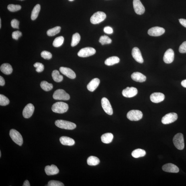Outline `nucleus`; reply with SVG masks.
<instances>
[{
	"mask_svg": "<svg viewBox=\"0 0 186 186\" xmlns=\"http://www.w3.org/2000/svg\"><path fill=\"white\" fill-rule=\"evenodd\" d=\"M69 107L67 103L62 102H58L54 104L52 107V110L54 112L63 113L66 112Z\"/></svg>",
	"mask_w": 186,
	"mask_h": 186,
	"instance_id": "f257e3e1",
	"label": "nucleus"
},
{
	"mask_svg": "<svg viewBox=\"0 0 186 186\" xmlns=\"http://www.w3.org/2000/svg\"><path fill=\"white\" fill-rule=\"evenodd\" d=\"M55 124L58 128L66 130H73L76 127V125L75 123L62 120H56L55 122Z\"/></svg>",
	"mask_w": 186,
	"mask_h": 186,
	"instance_id": "f03ea898",
	"label": "nucleus"
},
{
	"mask_svg": "<svg viewBox=\"0 0 186 186\" xmlns=\"http://www.w3.org/2000/svg\"><path fill=\"white\" fill-rule=\"evenodd\" d=\"M174 145L178 149L182 150L185 148V142L183 135L181 133H178L176 134L173 139Z\"/></svg>",
	"mask_w": 186,
	"mask_h": 186,
	"instance_id": "7ed1b4c3",
	"label": "nucleus"
},
{
	"mask_svg": "<svg viewBox=\"0 0 186 186\" xmlns=\"http://www.w3.org/2000/svg\"><path fill=\"white\" fill-rule=\"evenodd\" d=\"M9 135L12 140L15 144L20 146H22L23 140L22 136L20 133L15 129H12L10 131Z\"/></svg>",
	"mask_w": 186,
	"mask_h": 186,
	"instance_id": "20e7f679",
	"label": "nucleus"
},
{
	"mask_svg": "<svg viewBox=\"0 0 186 186\" xmlns=\"http://www.w3.org/2000/svg\"><path fill=\"white\" fill-rule=\"evenodd\" d=\"M106 15L103 12L98 11L92 15L91 18V21L93 24H98L105 20Z\"/></svg>",
	"mask_w": 186,
	"mask_h": 186,
	"instance_id": "39448f33",
	"label": "nucleus"
},
{
	"mask_svg": "<svg viewBox=\"0 0 186 186\" xmlns=\"http://www.w3.org/2000/svg\"><path fill=\"white\" fill-rule=\"evenodd\" d=\"M53 98L57 100H68L70 98V95L63 89H58L55 91Z\"/></svg>",
	"mask_w": 186,
	"mask_h": 186,
	"instance_id": "423d86ee",
	"label": "nucleus"
},
{
	"mask_svg": "<svg viewBox=\"0 0 186 186\" xmlns=\"http://www.w3.org/2000/svg\"><path fill=\"white\" fill-rule=\"evenodd\" d=\"M143 114L142 112L139 110H132L127 113V117L129 120L137 121L142 118Z\"/></svg>",
	"mask_w": 186,
	"mask_h": 186,
	"instance_id": "0eeeda50",
	"label": "nucleus"
},
{
	"mask_svg": "<svg viewBox=\"0 0 186 186\" xmlns=\"http://www.w3.org/2000/svg\"><path fill=\"white\" fill-rule=\"evenodd\" d=\"M96 53V50L94 48L91 47L82 48L78 53V56L81 57H87L93 55Z\"/></svg>",
	"mask_w": 186,
	"mask_h": 186,
	"instance_id": "6e6552de",
	"label": "nucleus"
},
{
	"mask_svg": "<svg viewBox=\"0 0 186 186\" xmlns=\"http://www.w3.org/2000/svg\"><path fill=\"white\" fill-rule=\"evenodd\" d=\"M178 115L175 113H170L162 117V122L164 124H170L177 120Z\"/></svg>",
	"mask_w": 186,
	"mask_h": 186,
	"instance_id": "1a4fd4ad",
	"label": "nucleus"
},
{
	"mask_svg": "<svg viewBox=\"0 0 186 186\" xmlns=\"http://www.w3.org/2000/svg\"><path fill=\"white\" fill-rule=\"evenodd\" d=\"M101 103L102 107L105 112L109 115H112L113 109L108 100L106 98H103L101 99Z\"/></svg>",
	"mask_w": 186,
	"mask_h": 186,
	"instance_id": "9d476101",
	"label": "nucleus"
},
{
	"mask_svg": "<svg viewBox=\"0 0 186 186\" xmlns=\"http://www.w3.org/2000/svg\"><path fill=\"white\" fill-rule=\"evenodd\" d=\"M165 32V29L162 27H155L149 29L148 34L151 36L157 37L161 36Z\"/></svg>",
	"mask_w": 186,
	"mask_h": 186,
	"instance_id": "9b49d317",
	"label": "nucleus"
},
{
	"mask_svg": "<svg viewBox=\"0 0 186 186\" xmlns=\"http://www.w3.org/2000/svg\"><path fill=\"white\" fill-rule=\"evenodd\" d=\"M133 6L134 11L136 14L139 15L144 14L145 9L140 0H134Z\"/></svg>",
	"mask_w": 186,
	"mask_h": 186,
	"instance_id": "f8f14e48",
	"label": "nucleus"
},
{
	"mask_svg": "<svg viewBox=\"0 0 186 186\" xmlns=\"http://www.w3.org/2000/svg\"><path fill=\"white\" fill-rule=\"evenodd\" d=\"M138 90L134 87H127L123 90L122 94L123 96L126 98H132L136 96L138 93Z\"/></svg>",
	"mask_w": 186,
	"mask_h": 186,
	"instance_id": "ddd939ff",
	"label": "nucleus"
},
{
	"mask_svg": "<svg viewBox=\"0 0 186 186\" xmlns=\"http://www.w3.org/2000/svg\"><path fill=\"white\" fill-rule=\"evenodd\" d=\"M35 107L32 104H27L23 109V116L25 118L28 119L32 116L34 113Z\"/></svg>",
	"mask_w": 186,
	"mask_h": 186,
	"instance_id": "4468645a",
	"label": "nucleus"
},
{
	"mask_svg": "<svg viewBox=\"0 0 186 186\" xmlns=\"http://www.w3.org/2000/svg\"><path fill=\"white\" fill-rule=\"evenodd\" d=\"M174 52L171 49H168L164 54V62L165 63L169 64L173 62L174 59Z\"/></svg>",
	"mask_w": 186,
	"mask_h": 186,
	"instance_id": "2eb2a0df",
	"label": "nucleus"
},
{
	"mask_svg": "<svg viewBox=\"0 0 186 186\" xmlns=\"http://www.w3.org/2000/svg\"><path fill=\"white\" fill-rule=\"evenodd\" d=\"M132 55L133 57L139 63L142 64L143 63L144 60L143 58L141 53L139 49L135 47L132 49Z\"/></svg>",
	"mask_w": 186,
	"mask_h": 186,
	"instance_id": "dca6fc26",
	"label": "nucleus"
},
{
	"mask_svg": "<svg viewBox=\"0 0 186 186\" xmlns=\"http://www.w3.org/2000/svg\"><path fill=\"white\" fill-rule=\"evenodd\" d=\"M150 98L152 102L158 103L164 100L165 95L161 93H155L152 94L150 96Z\"/></svg>",
	"mask_w": 186,
	"mask_h": 186,
	"instance_id": "f3484780",
	"label": "nucleus"
},
{
	"mask_svg": "<svg viewBox=\"0 0 186 186\" xmlns=\"http://www.w3.org/2000/svg\"><path fill=\"white\" fill-rule=\"evenodd\" d=\"M162 169L163 171L170 173H177L179 171V168L178 166L172 163L165 164L163 166Z\"/></svg>",
	"mask_w": 186,
	"mask_h": 186,
	"instance_id": "a211bd4d",
	"label": "nucleus"
},
{
	"mask_svg": "<svg viewBox=\"0 0 186 186\" xmlns=\"http://www.w3.org/2000/svg\"><path fill=\"white\" fill-rule=\"evenodd\" d=\"M59 70L62 74L70 79H74L76 77L75 72L69 68L61 67L59 68Z\"/></svg>",
	"mask_w": 186,
	"mask_h": 186,
	"instance_id": "6ab92c4d",
	"label": "nucleus"
},
{
	"mask_svg": "<svg viewBox=\"0 0 186 186\" xmlns=\"http://www.w3.org/2000/svg\"><path fill=\"white\" fill-rule=\"evenodd\" d=\"M45 170L46 175H56L59 172V170L57 166L54 164L51 166H46Z\"/></svg>",
	"mask_w": 186,
	"mask_h": 186,
	"instance_id": "aec40b11",
	"label": "nucleus"
},
{
	"mask_svg": "<svg viewBox=\"0 0 186 186\" xmlns=\"http://www.w3.org/2000/svg\"><path fill=\"white\" fill-rule=\"evenodd\" d=\"M100 80L98 78H95L93 79L87 86V88L88 91L91 92H93L98 87Z\"/></svg>",
	"mask_w": 186,
	"mask_h": 186,
	"instance_id": "412c9836",
	"label": "nucleus"
},
{
	"mask_svg": "<svg viewBox=\"0 0 186 186\" xmlns=\"http://www.w3.org/2000/svg\"><path fill=\"white\" fill-rule=\"evenodd\" d=\"M131 77L134 81L140 83L145 81L146 78L145 76L139 72H134L131 76Z\"/></svg>",
	"mask_w": 186,
	"mask_h": 186,
	"instance_id": "4be33fe9",
	"label": "nucleus"
},
{
	"mask_svg": "<svg viewBox=\"0 0 186 186\" xmlns=\"http://www.w3.org/2000/svg\"><path fill=\"white\" fill-rule=\"evenodd\" d=\"M60 141L64 146H72L75 144V141L73 139L67 136H63L60 138Z\"/></svg>",
	"mask_w": 186,
	"mask_h": 186,
	"instance_id": "5701e85b",
	"label": "nucleus"
},
{
	"mask_svg": "<svg viewBox=\"0 0 186 186\" xmlns=\"http://www.w3.org/2000/svg\"><path fill=\"white\" fill-rule=\"evenodd\" d=\"M0 69L3 73L7 75L11 74L13 71V68L11 64L8 63L2 64Z\"/></svg>",
	"mask_w": 186,
	"mask_h": 186,
	"instance_id": "b1692460",
	"label": "nucleus"
},
{
	"mask_svg": "<svg viewBox=\"0 0 186 186\" xmlns=\"http://www.w3.org/2000/svg\"><path fill=\"white\" fill-rule=\"evenodd\" d=\"M113 138V136L112 134L107 133L103 134L101 136L102 141L103 143L108 144L112 141Z\"/></svg>",
	"mask_w": 186,
	"mask_h": 186,
	"instance_id": "393cba45",
	"label": "nucleus"
},
{
	"mask_svg": "<svg viewBox=\"0 0 186 186\" xmlns=\"http://www.w3.org/2000/svg\"><path fill=\"white\" fill-rule=\"evenodd\" d=\"M120 62V59L116 56H112L107 58L105 60V65L111 66L118 63Z\"/></svg>",
	"mask_w": 186,
	"mask_h": 186,
	"instance_id": "a878e982",
	"label": "nucleus"
},
{
	"mask_svg": "<svg viewBox=\"0 0 186 186\" xmlns=\"http://www.w3.org/2000/svg\"><path fill=\"white\" fill-rule=\"evenodd\" d=\"M132 156L133 157L136 158L144 157L146 154L145 151L141 149H138L135 150L132 153Z\"/></svg>",
	"mask_w": 186,
	"mask_h": 186,
	"instance_id": "bb28decb",
	"label": "nucleus"
},
{
	"mask_svg": "<svg viewBox=\"0 0 186 186\" xmlns=\"http://www.w3.org/2000/svg\"><path fill=\"white\" fill-rule=\"evenodd\" d=\"M52 77L54 81L59 83L63 80V76L60 74L59 71L57 70H54L52 73Z\"/></svg>",
	"mask_w": 186,
	"mask_h": 186,
	"instance_id": "cd10ccee",
	"label": "nucleus"
},
{
	"mask_svg": "<svg viewBox=\"0 0 186 186\" xmlns=\"http://www.w3.org/2000/svg\"><path fill=\"white\" fill-rule=\"evenodd\" d=\"M40 10V4H37L33 8L31 14V18L33 21H34L38 17L39 13Z\"/></svg>",
	"mask_w": 186,
	"mask_h": 186,
	"instance_id": "c85d7f7f",
	"label": "nucleus"
},
{
	"mask_svg": "<svg viewBox=\"0 0 186 186\" xmlns=\"http://www.w3.org/2000/svg\"><path fill=\"white\" fill-rule=\"evenodd\" d=\"M100 162L99 158L96 156H91L88 158L87 164L89 165L95 166L98 165Z\"/></svg>",
	"mask_w": 186,
	"mask_h": 186,
	"instance_id": "c756f323",
	"label": "nucleus"
},
{
	"mask_svg": "<svg viewBox=\"0 0 186 186\" xmlns=\"http://www.w3.org/2000/svg\"><path fill=\"white\" fill-rule=\"evenodd\" d=\"M61 29L60 26H56L49 29L47 31V34L49 36H53L60 33Z\"/></svg>",
	"mask_w": 186,
	"mask_h": 186,
	"instance_id": "7c9ffc66",
	"label": "nucleus"
},
{
	"mask_svg": "<svg viewBox=\"0 0 186 186\" xmlns=\"http://www.w3.org/2000/svg\"><path fill=\"white\" fill-rule=\"evenodd\" d=\"M40 85L42 88L46 91H51L53 87L52 84L49 83L45 81L41 82Z\"/></svg>",
	"mask_w": 186,
	"mask_h": 186,
	"instance_id": "2f4dec72",
	"label": "nucleus"
},
{
	"mask_svg": "<svg viewBox=\"0 0 186 186\" xmlns=\"http://www.w3.org/2000/svg\"><path fill=\"white\" fill-rule=\"evenodd\" d=\"M81 39L80 35L78 33H76L72 36L71 42V46L74 47L77 45L79 43Z\"/></svg>",
	"mask_w": 186,
	"mask_h": 186,
	"instance_id": "473e14b6",
	"label": "nucleus"
},
{
	"mask_svg": "<svg viewBox=\"0 0 186 186\" xmlns=\"http://www.w3.org/2000/svg\"><path fill=\"white\" fill-rule=\"evenodd\" d=\"M64 41V38L63 37L60 36L57 37L53 42V46L55 47H58L63 44Z\"/></svg>",
	"mask_w": 186,
	"mask_h": 186,
	"instance_id": "72a5a7b5",
	"label": "nucleus"
},
{
	"mask_svg": "<svg viewBox=\"0 0 186 186\" xmlns=\"http://www.w3.org/2000/svg\"><path fill=\"white\" fill-rule=\"evenodd\" d=\"M99 42L103 45L105 44H111L112 42V40L108 36L104 35L100 37L99 40Z\"/></svg>",
	"mask_w": 186,
	"mask_h": 186,
	"instance_id": "f704fd0d",
	"label": "nucleus"
},
{
	"mask_svg": "<svg viewBox=\"0 0 186 186\" xmlns=\"http://www.w3.org/2000/svg\"><path fill=\"white\" fill-rule=\"evenodd\" d=\"M10 101L7 97L3 95H0V105L1 106H6L8 105Z\"/></svg>",
	"mask_w": 186,
	"mask_h": 186,
	"instance_id": "c9c22d12",
	"label": "nucleus"
},
{
	"mask_svg": "<svg viewBox=\"0 0 186 186\" xmlns=\"http://www.w3.org/2000/svg\"><path fill=\"white\" fill-rule=\"evenodd\" d=\"M21 8V6L18 5L10 4L7 7L8 10L13 12L19 11Z\"/></svg>",
	"mask_w": 186,
	"mask_h": 186,
	"instance_id": "e433bc0d",
	"label": "nucleus"
},
{
	"mask_svg": "<svg viewBox=\"0 0 186 186\" xmlns=\"http://www.w3.org/2000/svg\"><path fill=\"white\" fill-rule=\"evenodd\" d=\"M41 56L44 59L47 60H50L52 57V54L50 52L47 51H44L41 52Z\"/></svg>",
	"mask_w": 186,
	"mask_h": 186,
	"instance_id": "4c0bfd02",
	"label": "nucleus"
},
{
	"mask_svg": "<svg viewBox=\"0 0 186 186\" xmlns=\"http://www.w3.org/2000/svg\"><path fill=\"white\" fill-rule=\"evenodd\" d=\"M34 66L36 68V71L38 72H42L44 69V65L40 62H36L34 64Z\"/></svg>",
	"mask_w": 186,
	"mask_h": 186,
	"instance_id": "58836bf2",
	"label": "nucleus"
},
{
	"mask_svg": "<svg viewBox=\"0 0 186 186\" xmlns=\"http://www.w3.org/2000/svg\"><path fill=\"white\" fill-rule=\"evenodd\" d=\"M49 186H64V184L59 181L51 180L49 181L48 183Z\"/></svg>",
	"mask_w": 186,
	"mask_h": 186,
	"instance_id": "ea45409f",
	"label": "nucleus"
},
{
	"mask_svg": "<svg viewBox=\"0 0 186 186\" xmlns=\"http://www.w3.org/2000/svg\"><path fill=\"white\" fill-rule=\"evenodd\" d=\"M22 34L20 31H16L13 32L12 34V37L14 40H17L18 39L22 36Z\"/></svg>",
	"mask_w": 186,
	"mask_h": 186,
	"instance_id": "a19ab883",
	"label": "nucleus"
},
{
	"mask_svg": "<svg viewBox=\"0 0 186 186\" xmlns=\"http://www.w3.org/2000/svg\"><path fill=\"white\" fill-rule=\"evenodd\" d=\"M19 21L16 19H13L11 21V26L13 28L19 29Z\"/></svg>",
	"mask_w": 186,
	"mask_h": 186,
	"instance_id": "79ce46f5",
	"label": "nucleus"
},
{
	"mask_svg": "<svg viewBox=\"0 0 186 186\" xmlns=\"http://www.w3.org/2000/svg\"><path fill=\"white\" fill-rule=\"evenodd\" d=\"M179 51L181 53H186V41L182 44L179 48Z\"/></svg>",
	"mask_w": 186,
	"mask_h": 186,
	"instance_id": "37998d69",
	"label": "nucleus"
},
{
	"mask_svg": "<svg viewBox=\"0 0 186 186\" xmlns=\"http://www.w3.org/2000/svg\"><path fill=\"white\" fill-rule=\"evenodd\" d=\"M104 32L107 34H110L113 33V30L111 27L107 26L105 27L103 29Z\"/></svg>",
	"mask_w": 186,
	"mask_h": 186,
	"instance_id": "c03bdc74",
	"label": "nucleus"
},
{
	"mask_svg": "<svg viewBox=\"0 0 186 186\" xmlns=\"http://www.w3.org/2000/svg\"><path fill=\"white\" fill-rule=\"evenodd\" d=\"M179 22L184 27L186 28V19H179Z\"/></svg>",
	"mask_w": 186,
	"mask_h": 186,
	"instance_id": "a18cd8bd",
	"label": "nucleus"
},
{
	"mask_svg": "<svg viewBox=\"0 0 186 186\" xmlns=\"http://www.w3.org/2000/svg\"><path fill=\"white\" fill-rule=\"evenodd\" d=\"M5 84V81L4 78L2 76H0V85L4 86Z\"/></svg>",
	"mask_w": 186,
	"mask_h": 186,
	"instance_id": "49530a36",
	"label": "nucleus"
},
{
	"mask_svg": "<svg viewBox=\"0 0 186 186\" xmlns=\"http://www.w3.org/2000/svg\"><path fill=\"white\" fill-rule=\"evenodd\" d=\"M30 184L29 183V182L27 180H26L24 182V183H23V186H30Z\"/></svg>",
	"mask_w": 186,
	"mask_h": 186,
	"instance_id": "de8ad7c7",
	"label": "nucleus"
},
{
	"mask_svg": "<svg viewBox=\"0 0 186 186\" xmlns=\"http://www.w3.org/2000/svg\"><path fill=\"white\" fill-rule=\"evenodd\" d=\"M181 84L183 87L186 88V79L183 80L182 81Z\"/></svg>",
	"mask_w": 186,
	"mask_h": 186,
	"instance_id": "09e8293b",
	"label": "nucleus"
},
{
	"mask_svg": "<svg viewBox=\"0 0 186 186\" xmlns=\"http://www.w3.org/2000/svg\"><path fill=\"white\" fill-rule=\"evenodd\" d=\"M1 28V19H0V28Z\"/></svg>",
	"mask_w": 186,
	"mask_h": 186,
	"instance_id": "8fccbe9b",
	"label": "nucleus"
},
{
	"mask_svg": "<svg viewBox=\"0 0 186 186\" xmlns=\"http://www.w3.org/2000/svg\"><path fill=\"white\" fill-rule=\"evenodd\" d=\"M1 157V152L0 151V157Z\"/></svg>",
	"mask_w": 186,
	"mask_h": 186,
	"instance_id": "3c124183",
	"label": "nucleus"
},
{
	"mask_svg": "<svg viewBox=\"0 0 186 186\" xmlns=\"http://www.w3.org/2000/svg\"><path fill=\"white\" fill-rule=\"evenodd\" d=\"M69 1H74V0H69Z\"/></svg>",
	"mask_w": 186,
	"mask_h": 186,
	"instance_id": "603ef678",
	"label": "nucleus"
},
{
	"mask_svg": "<svg viewBox=\"0 0 186 186\" xmlns=\"http://www.w3.org/2000/svg\"><path fill=\"white\" fill-rule=\"evenodd\" d=\"M20 1H23V0H20Z\"/></svg>",
	"mask_w": 186,
	"mask_h": 186,
	"instance_id": "864d4df0",
	"label": "nucleus"
}]
</instances>
